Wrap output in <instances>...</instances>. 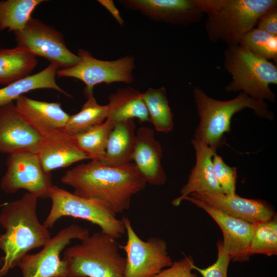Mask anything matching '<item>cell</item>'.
Listing matches in <instances>:
<instances>
[{
    "mask_svg": "<svg viewBox=\"0 0 277 277\" xmlns=\"http://www.w3.org/2000/svg\"><path fill=\"white\" fill-rule=\"evenodd\" d=\"M61 181L74 194L96 201L116 215L128 210L132 196L147 185L133 162L112 166L92 160L67 170Z\"/></svg>",
    "mask_w": 277,
    "mask_h": 277,
    "instance_id": "obj_1",
    "label": "cell"
},
{
    "mask_svg": "<svg viewBox=\"0 0 277 277\" xmlns=\"http://www.w3.org/2000/svg\"><path fill=\"white\" fill-rule=\"evenodd\" d=\"M38 197L29 192L6 204L0 213V224L5 229L0 234V249L4 253L0 277L17 266L28 251L43 247L51 239L47 228L38 220Z\"/></svg>",
    "mask_w": 277,
    "mask_h": 277,
    "instance_id": "obj_2",
    "label": "cell"
},
{
    "mask_svg": "<svg viewBox=\"0 0 277 277\" xmlns=\"http://www.w3.org/2000/svg\"><path fill=\"white\" fill-rule=\"evenodd\" d=\"M199 123L193 139L201 141L216 152L226 143V134L231 130L233 115L245 109H251L259 117L272 121L273 113L266 102L254 100L243 92L234 98L222 101L208 96L201 88L193 91Z\"/></svg>",
    "mask_w": 277,
    "mask_h": 277,
    "instance_id": "obj_3",
    "label": "cell"
},
{
    "mask_svg": "<svg viewBox=\"0 0 277 277\" xmlns=\"http://www.w3.org/2000/svg\"><path fill=\"white\" fill-rule=\"evenodd\" d=\"M207 15L205 25L208 39L238 45L243 36L255 27L259 19L277 8L276 0H197Z\"/></svg>",
    "mask_w": 277,
    "mask_h": 277,
    "instance_id": "obj_4",
    "label": "cell"
},
{
    "mask_svg": "<svg viewBox=\"0 0 277 277\" xmlns=\"http://www.w3.org/2000/svg\"><path fill=\"white\" fill-rule=\"evenodd\" d=\"M115 239L101 231L67 248L62 260L71 277H124L126 258Z\"/></svg>",
    "mask_w": 277,
    "mask_h": 277,
    "instance_id": "obj_5",
    "label": "cell"
},
{
    "mask_svg": "<svg viewBox=\"0 0 277 277\" xmlns=\"http://www.w3.org/2000/svg\"><path fill=\"white\" fill-rule=\"evenodd\" d=\"M223 66L232 77L225 87L226 92H243L258 101L275 102L270 85L277 84L276 64L238 45L225 50Z\"/></svg>",
    "mask_w": 277,
    "mask_h": 277,
    "instance_id": "obj_6",
    "label": "cell"
},
{
    "mask_svg": "<svg viewBox=\"0 0 277 277\" xmlns=\"http://www.w3.org/2000/svg\"><path fill=\"white\" fill-rule=\"evenodd\" d=\"M49 198L51 207L43 223L48 229L52 228L59 219L71 216L96 224L102 232L115 240L126 233L123 220L96 201L78 196L54 185L49 190Z\"/></svg>",
    "mask_w": 277,
    "mask_h": 277,
    "instance_id": "obj_7",
    "label": "cell"
},
{
    "mask_svg": "<svg viewBox=\"0 0 277 277\" xmlns=\"http://www.w3.org/2000/svg\"><path fill=\"white\" fill-rule=\"evenodd\" d=\"M122 220L127 236L126 244L120 245L126 254L124 277H153L171 265L173 262L165 241L157 237L143 241L137 235L127 217Z\"/></svg>",
    "mask_w": 277,
    "mask_h": 277,
    "instance_id": "obj_8",
    "label": "cell"
},
{
    "mask_svg": "<svg viewBox=\"0 0 277 277\" xmlns=\"http://www.w3.org/2000/svg\"><path fill=\"white\" fill-rule=\"evenodd\" d=\"M89 231L72 224L60 231L48 241L43 249L34 254L27 253L18 262L22 277H71L67 264L60 255L71 240H83Z\"/></svg>",
    "mask_w": 277,
    "mask_h": 277,
    "instance_id": "obj_9",
    "label": "cell"
},
{
    "mask_svg": "<svg viewBox=\"0 0 277 277\" xmlns=\"http://www.w3.org/2000/svg\"><path fill=\"white\" fill-rule=\"evenodd\" d=\"M14 33L17 46L46 58L61 69L72 67L80 61L78 55L68 49L59 31L37 18L31 17L22 30Z\"/></svg>",
    "mask_w": 277,
    "mask_h": 277,
    "instance_id": "obj_10",
    "label": "cell"
},
{
    "mask_svg": "<svg viewBox=\"0 0 277 277\" xmlns=\"http://www.w3.org/2000/svg\"><path fill=\"white\" fill-rule=\"evenodd\" d=\"M77 55L80 58L78 63L68 68L58 69V76L80 80L86 84V90H93L94 86L101 83L129 84L134 80L133 56L127 55L114 61H104L94 58L89 51L84 49H80Z\"/></svg>",
    "mask_w": 277,
    "mask_h": 277,
    "instance_id": "obj_11",
    "label": "cell"
},
{
    "mask_svg": "<svg viewBox=\"0 0 277 277\" xmlns=\"http://www.w3.org/2000/svg\"><path fill=\"white\" fill-rule=\"evenodd\" d=\"M6 166L1 182V188L6 193L23 189L38 198L49 197L51 175L43 169L37 153L25 151L9 154Z\"/></svg>",
    "mask_w": 277,
    "mask_h": 277,
    "instance_id": "obj_12",
    "label": "cell"
},
{
    "mask_svg": "<svg viewBox=\"0 0 277 277\" xmlns=\"http://www.w3.org/2000/svg\"><path fill=\"white\" fill-rule=\"evenodd\" d=\"M184 200L205 211L219 226L223 235V247L232 261L244 262L249 260V249L255 225L227 215L192 196L186 197Z\"/></svg>",
    "mask_w": 277,
    "mask_h": 277,
    "instance_id": "obj_13",
    "label": "cell"
},
{
    "mask_svg": "<svg viewBox=\"0 0 277 277\" xmlns=\"http://www.w3.org/2000/svg\"><path fill=\"white\" fill-rule=\"evenodd\" d=\"M125 8L137 11L159 22L174 25L199 23L204 13L197 0H120Z\"/></svg>",
    "mask_w": 277,
    "mask_h": 277,
    "instance_id": "obj_14",
    "label": "cell"
},
{
    "mask_svg": "<svg viewBox=\"0 0 277 277\" xmlns=\"http://www.w3.org/2000/svg\"><path fill=\"white\" fill-rule=\"evenodd\" d=\"M42 137L22 117L13 102L0 106V152L37 153Z\"/></svg>",
    "mask_w": 277,
    "mask_h": 277,
    "instance_id": "obj_15",
    "label": "cell"
},
{
    "mask_svg": "<svg viewBox=\"0 0 277 277\" xmlns=\"http://www.w3.org/2000/svg\"><path fill=\"white\" fill-rule=\"evenodd\" d=\"M233 217L252 224L268 221L276 216L267 201L241 197L235 193H194L190 195Z\"/></svg>",
    "mask_w": 277,
    "mask_h": 277,
    "instance_id": "obj_16",
    "label": "cell"
},
{
    "mask_svg": "<svg viewBox=\"0 0 277 277\" xmlns=\"http://www.w3.org/2000/svg\"><path fill=\"white\" fill-rule=\"evenodd\" d=\"M162 154L161 145L155 138L154 130L148 127L139 128L136 132L133 161L147 184L161 186L166 183Z\"/></svg>",
    "mask_w": 277,
    "mask_h": 277,
    "instance_id": "obj_17",
    "label": "cell"
},
{
    "mask_svg": "<svg viewBox=\"0 0 277 277\" xmlns=\"http://www.w3.org/2000/svg\"><path fill=\"white\" fill-rule=\"evenodd\" d=\"M37 154L43 169L47 173L89 159L78 147L73 136L63 129L43 137Z\"/></svg>",
    "mask_w": 277,
    "mask_h": 277,
    "instance_id": "obj_18",
    "label": "cell"
},
{
    "mask_svg": "<svg viewBox=\"0 0 277 277\" xmlns=\"http://www.w3.org/2000/svg\"><path fill=\"white\" fill-rule=\"evenodd\" d=\"M191 143L195 151V164L180 190V195L172 201L175 207L194 193H222L213 168V157L216 152L201 141L192 138Z\"/></svg>",
    "mask_w": 277,
    "mask_h": 277,
    "instance_id": "obj_19",
    "label": "cell"
},
{
    "mask_svg": "<svg viewBox=\"0 0 277 277\" xmlns=\"http://www.w3.org/2000/svg\"><path fill=\"white\" fill-rule=\"evenodd\" d=\"M15 106L23 119L43 137L64 129L69 115L60 103L40 101L22 95Z\"/></svg>",
    "mask_w": 277,
    "mask_h": 277,
    "instance_id": "obj_20",
    "label": "cell"
},
{
    "mask_svg": "<svg viewBox=\"0 0 277 277\" xmlns=\"http://www.w3.org/2000/svg\"><path fill=\"white\" fill-rule=\"evenodd\" d=\"M108 119L114 124L137 119L141 123L149 122L142 93L131 87L118 88L109 96Z\"/></svg>",
    "mask_w": 277,
    "mask_h": 277,
    "instance_id": "obj_21",
    "label": "cell"
},
{
    "mask_svg": "<svg viewBox=\"0 0 277 277\" xmlns=\"http://www.w3.org/2000/svg\"><path fill=\"white\" fill-rule=\"evenodd\" d=\"M136 132L133 120L115 124L108 137L105 157L101 162L112 166L132 162Z\"/></svg>",
    "mask_w": 277,
    "mask_h": 277,
    "instance_id": "obj_22",
    "label": "cell"
},
{
    "mask_svg": "<svg viewBox=\"0 0 277 277\" xmlns=\"http://www.w3.org/2000/svg\"><path fill=\"white\" fill-rule=\"evenodd\" d=\"M59 67L51 63L41 71L15 81L0 89V106L13 102L24 93L33 90L52 89L70 95L62 89L56 83L55 76Z\"/></svg>",
    "mask_w": 277,
    "mask_h": 277,
    "instance_id": "obj_23",
    "label": "cell"
},
{
    "mask_svg": "<svg viewBox=\"0 0 277 277\" xmlns=\"http://www.w3.org/2000/svg\"><path fill=\"white\" fill-rule=\"evenodd\" d=\"M37 63L36 56L23 48L0 49V84L7 85L29 75Z\"/></svg>",
    "mask_w": 277,
    "mask_h": 277,
    "instance_id": "obj_24",
    "label": "cell"
},
{
    "mask_svg": "<svg viewBox=\"0 0 277 277\" xmlns=\"http://www.w3.org/2000/svg\"><path fill=\"white\" fill-rule=\"evenodd\" d=\"M87 101L77 113L69 115L64 130L73 136L104 122L108 115L107 105L99 104L93 90L85 89Z\"/></svg>",
    "mask_w": 277,
    "mask_h": 277,
    "instance_id": "obj_25",
    "label": "cell"
},
{
    "mask_svg": "<svg viewBox=\"0 0 277 277\" xmlns=\"http://www.w3.org/2000/svg\"><path fill=\"white\" fill-rule=\"evenodd\" d=\"M142 98L148 110L149 122L155 130L163 133L171 132L174 127L173 117L165 88H149L142 93Z\"/></svg>",
    "mask_w": 277,
    "mask_h": 277,
    "instance_id": "obj_26",
    "label": "cell"
},
{
    "mask_svg": "<svg viewBox=\"0 0 277 277\" xmlns=\"http://www.w3.org/2000/svg\"><path fill=\"white\" fill-rule=\"evenodd\" d=\"M44 0L0 1V30H22L38 5Z\"/></svg>",
    "mask_w": 277,
    "mask_h": 277,
    "instance_id": "obj_27",
    "label": "cell"
},
{
    "mask_svg": "<svg viewBox=\"0 0 277 277\" xmlns=\"http://www.w3.org/2000/svg\"><path fill=\"white\" fill-rule=\"evenodd\" d=\"M114 123L106 119L88 130L73 135L78 147L92 161H101L105 157L109 134Z\"/></svg>",
    "mask_w": 277,
    "mask_h": 277,
    "instance_id": "obj_28",
    "label": "cell"
},
{
    "mask_svg": "<svg viewBox=\"0 0 277 277\" xmlns=\"http://www.w3.org/2000/svg\"><path fill=\"white\" fill-rule=\"evenodd\" d=\"M239 45L259 57L276 63V35L254 27L243 36Z\"/></svg>",
    "mask_w": 277,
    "mask_h": 277,
    "instance_id": "obj_29",
    "label": "cell"
},
{
    "mask_svg": "<svg viewBox=\"0 0 277 277\" xmlns=\"http://www.w3.org/2000/svg\"><path fill=\"white\" fill-rule=\"evenodd\" d=\"M249 253L267 256L277 254V219L276 216L268 221L255 224L250 242Z\"/></svg>",
    "mask_w": 277,
    "mask_h": 277,
    "instance_id": "obj_30",
    "label": "cell"
},
{
    "mask_svg": "<svg viewBox=\"0 0 277 277\" xmlns=\"http://www.w3.org/2000/svg\"><path fill=\"white\" fill-rule=\"evenodd\" d=\"M213 164L215 179L222 193L227 195L235 193L237 168L227 165L216 153L213 157Z\"/></svg>",
    "mask_w": 277,
    "mask_h": 277,
    "instance_id": "obj_31",
    "label": "cell"
},
{
    "mask_svg": "<svg viewBox=\"0 0 277 277\" xmlns=\"http://www.w3.org/2000/svg\"><path fill=\"white\" fill-rule=\"evenodd\" d=\"M217 259L213 264L205 268H199L194 265L193 269L197 271L203 277H227L228 268L231 258L224 250L222 240L217 242Z\"/></svg>",
    "mask_w": 277,
    "mask_h": 277,
    "instance_id": "obj_32",
    "label": "cell"
},
{
    "mask_svg": "<svg viewBox=\"0 0 277 277\" xmlns=\"http://www.w3.org/2000/svg\"><path fill=\"white\" fill-rule=\"evenodd\" d=\"M193 258L185 256L178 261L172 263L167 268L162 270L153 277H197L195 273H192L194 265Z\"/></svg>",
    "mask_w": 277,
    "mask_h": 277,
    "instance_id": "obj_33",
    "label": "cell"
},
{
    "mask_svg": "<svg viewBox=\"0 0 277 277\" xmlns=\"http://www.w3.org/2000/svg\"><path fill=\"white\" fill-rule=\"evenodd\" d=\"M256 28L277 36V8L264 13L259 19Z\"/></svg>",
    "mask_w": 277,
    "mask_h": 277,
    "instance_id": "obj_34",
    "label": "cell"
},
{
    "mask_svg": "<svg viewBox=\"0 0 277 277\" xmlns=\"http://www.w3.org/2000/svg\"><path fill=\"white\" fill-rule=\"evenodd\" d=\"M97 2L105 7L112 15L117 23L123 27L125 22L122 17L118 10L112 0H98Z\"/></svg>",
    "mask_w": 277,
    "mask_h": 277,
    "instance_id": "obj_35",
    "label": "cell"
}]
</instances>
